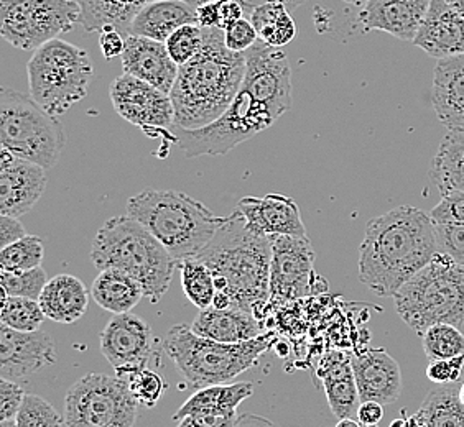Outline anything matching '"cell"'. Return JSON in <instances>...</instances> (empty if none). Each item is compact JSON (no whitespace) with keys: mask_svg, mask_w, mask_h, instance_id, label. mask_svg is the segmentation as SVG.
<instances>
[{"mask_svg":"<svg viewBox=\"0 0 464 427\" xmlns=\"http://www.w3.org/2000/svg\"><path fill=\"white\" fill-rule=\"evenodd\" d=\"M343 2L351 4V5H366L367 0H343Z\"/></svg>","mask_w":464,"mask_h":427,"instance_id":"61","label":"cell"},{"mask_svg":"<svg viewBox=\"0 0 464 427\" xmlns=\"http://www.w3.org/2000/svg\"><path fill=\"white\" fill-rule=\"evenodd\" d=\"M435 223H459L464 225V193H451L443 196L440 204L430 213Z\"/></svg>","mask_w":464,"mask_h":427,"instance_id":"46","label":"cell"},{"mask_svg":"<svg viewBox=\"0 0 464 427\" xmlns=\"http://www.w3.org/2000/svg\"><path fill=\"white\" fill-rule=\"evenodd\" d=\"M280 117L276 109L241 86L229 109L216 122L197 130L173 128V132L179 137V150L187 158L205 155L219 157L260 132H266Z\"/></svg>","mask_w":464,"mask_h":427,"instance_id":"10","label":"cell"},{"mask_svg":"<svg viewBox=\"0 0 464 427\" xmlns=\"http://www.w3.org/2000/svg\"><path fill=\"white\" fill-rule=\"evenodd\" d=\"M244 9L237 0H219V27L221 30L231 27L237 20L244 18Z\"/></svg>","mask_w":464,"mask_h":427,"instance_id":"53","label":"cell"},{"mask_svg":"<svg viewBox=\"0 0 464 427\" xmlns=\"http://www.w3.org/2000/svg\"><path fill=\"white\" fill-rule=\"evenodd\" d=\"M405 419L407 418L393 419L392 422H391V426L389 427H403V424H405Z\"/></svg>","mask_w":464,"mask_h":427,"instance_id":"60","label":"cell"},{"mask_svg":"<svg viewBox=\"0 0 464 427\" xmlns=\"http://www.w3.org/2000/svg\"><path fill=\"white\" fill-rule=\"evenodd\" d=\"M81 22L76 0H0V33L18 50H34Z\"/></svg>","mask_w":464,"mask_h":427,"instance_id":"12","label":"cell"},{"mask_svg":"<svg viewBox=\"0 0 464 427\" xmlns=\"http://www.w3.org/2000/svg\"><path fill=\"white\" fill-rule=\"evenodd\" d=\"M46 169L18 158L9 150L0 152V214L20 219L30 213L45 193Z\"/></svg>","mask_w":464,"mask_h":427,"instance_id":"17","label":"cell"},{"mask_svg":"<svg viewBox=\"0 0 464 427\" xmlns=\"http://www.w3.org/2000/svg\"><path fill=\"white\" fill-rule=\"evenodd\" d=\"M109 96L117 114L143 134L159 137L175 125V109L170 94L124 72L112 81Z\"/></svg>","mask_w":464,"mask_h":427,"instance_id":"13","label":"cell"},{"mask_svg":"<svg viewBox=\"0 0 464 427\" xmlns=\"http://www.w3.org/2000/svg\"><path fill=\"white\" fill-rule=\"evenodd\" d=\"M252 393H254V384L250 382L221 383V384L199 388L173 414V421H179L188 414H195V413L237 414L239 404L242 401L250 398Z\"/></svg>","mask_w":464,"mask_h":427,"instance_id":"30","label":"cell"},{"mask_svg":"<svg viewBox=\"0 0 464 427\" xmlns=\"http://www.w3.org/2000/svg\"><path fill=\"white\" fill-rule=\"evenodd\" d=\"M81 7V25L88 32H104L116 28L127 36L135 15L143 5L153 0H76ZM199 5L206 0H187Z\"/></svg>","mask_w":464,"mask_h":427,"instance_id":"29","label":"cell"},{"mask_svg":"<svg viewBox=\"0 0 464 427\" xmlns=\"http://www.w3.org/2000/svg\"><path fill=\"white\" fill-rule=\"evenodd\" d=\"M458 393L451 384L429 393L420 408L427 427H464V404Z\"/></svg>","mask_w":464,"mask_h":427,"instance_id":"34","label":"cell"},{"mask_svg":"<svg viewBox=\"0 0 464 427\" xmlns=\"http://www.w3.org/2000/svg\"><path fill=\"white\" fill-rule=\"evenodd\" d=\"M99 48L106 60L122 56L125 50V35L116 28H106L99 36Z\"/></svg>","mask_w":464,"mask_h":427,"instance_id":"49","label":"cell"},{"mask_svg":"<svg viewBox=\"0 0 464 427\" xmlns=\"http://www.w3.org/2000/svg\"><path fill=\"white\" fill-rule=\"evenodd\" d=\"M127 214L152 232L179 263L197 259L226 221L195 197L159 189H147L130 197Z\"/></svg>","mask_w":464,"mask_h":427,"instance_id":"5","label":"cell"},{"mask_svg":"<svg viewBox=\"0 0 464 427\" xmlns=\"http://www.w3.org/2000/svg\"><path fill=\"white\" fill-rule=\"evenodd\" d=\"M274 344H277L274 332L246 342L226 344L199 337L187 324L173 326L161 340L167 356L195 390L232 382L257 365Z\"/></svg>","mask_w":464,"mask_h":427,"instance_id":"6","label":"cell"},{"mask_svg":"<svg viewBox=\"0 0 464 427\" xmlns=\"http://www.w3.org/2000/svg\"><path fill=\"white\" fill-rule=\"evenodd\" d=\"M323 388L333 414L338 419L353 418L357 414L361 396L357 390L356 376L351 356L331 354L320 368Z\"/></svg>","mask_w":464,"mask_h":427,"instance_id":"27","label":"cell"},{"mask_svg":"<svg viewBox=\"0 0 464 427\" xmlns=\"http://www.w3.org/2000/svg\"><path fill=\"white\" fill-rule=\"evenodd\" d=\"M384 404L377 401H361L357 410V421L364 427L377 426L384 419Z\"/></svg>","mask_w":464,"mask_h":427,"instance_id":"51","label":"cell"},{"mask_svg":"<svg viewBox=\"0 0 464 427\" xmlns=\"http://www.w3.org/2000/svg\"><path fill=\"white\" fill-rule=\"evenodd\" d=\"M242 5V9L246 14H252L254 10L260 7V5H266V4H282L286 10L292 14L295 10L298 9L300 5H304L306 0H237Z\"/></svg>","mask_w":464,"mask_h":427,"instance_id":"54","label":"cell"},{"mask_svg":"<svg viewBox=\"0 0 464 427\" xmlns=\"http://www.w3.org/2000/svg\"><path fill=\"white\" fill-rule=\"evenodd\" d=\"M458 394H459V401L464 404V383L461 384V388H459V393H458Z\"/></svg>","mask_w":464,"mask_h":427,"instance_id":"62","label":"cell"},{"mask_svg":"<svg viewBox=\"0 0 464 427\" xmlns=\"http://www.w3.org/2000/svg\"><path fill=\"white\" fill-rule=\"evenodd\" d=\"M25 396L27 393L24 392L17 383L2 378L0 380V421L17 418Z\"/></svg>","mask_w":464,"mask_h":427,"instance_id":"47","label":"cell"},{"mask_svg":"<svg viewBox=\"0 0 464 427\" xmlns=\"http://www.w3.org/2000/svg\"><path fill=\"white\" fill-rule=\"evenodd\" d=\"M334 427H364L359 421L354 418H343L338 421V424Z\"/></svg>","mask_w":464,"mask_h":427,"instance_id":"57","label":"cell"},{"mask_svg":"<svg viewBox=\"0 0 464 427\" xmlns=\"http://www.w3.org/2000/svg\"><path fill=\"white\" fill-rule=\"evenodd\" d=\"M403 427H427V419L423 416V413L419 410L415 414H411V418L405 419Z\"/></svg>","mask_w":464,"mask_h":427,"instance_id":"56","label":"cell"},{"mask_svg":"<svg viewBox=\"0 0 464 427\" xmlns=\"http://www.w3.org/2000/svg\"><path fill=\"white\" fill-rule=\"evenodd\" d=\"M430 179L441 197L464 193V132L448 130L431 161Z\"/></svg>","mask_w":464,"mask_h":427,"instance_id":"32","label":"cell"},{"mask_svg":"<svg viewBox=\"0 0 464 427\" xmlns=\"http://www.w3.org/2000/svg\"><path fill=\"white\" fill-rule=\"evenodd\" d=\"M270 263V301H295L313 293L314 250L312 242L295 235H274Z\"/></svg>","mask_w":464,"mask_h":427,"instance_id":"14","label":"cell"},{"mask_svg":"<svg viewBox=\"0 0 464 427\" xmlns=\"http://www.w3.org/2000/svg\"><path fill=\"white\" fill-rule=\"evenodd\" d=\"M205 40V28L199 25H183L171 33L170 38L165 42L171 60L179 66L191 62L201 50Z\"/></svg>","mask_w":464,"mask_h":427,"instance_id":"41","label":"cell"},{"mask_svg":"<svg viewBox=\"0 0 464 427\" xmlns=\"http://www.w3.org/2000/svg\"><path fill=\"white\" fill-rule=\"evenodd\" d=\"M236 209L244 215L250 229L262 235H306L300 207L292 197L284 195L246 196L237 203Z\"/></svg>","mask_w":464,"mask_h":427,"instance_id":"21","label":"cell"},{"mask_svg":"<svg viewBox=\"0 0 464 427\" xmlns=\"http://www.w3.org/2000/svg\"><path fill=\"white\" fill-rule=\"evenodd\" d=\"M361 401L392 404L402 394V372L385 348H369L351 356Z\"/></svg>","mask_w":464,"mask_h":427,"instance_id":"19","label":"cell"},{"mask_svg":"<svg viewBox=\"0 0 464 427\" xmlns=\"http://www.w3.org/2000/svg\"><path fill=\"white\" fill-rule=\"evenodd\" d=\"M431 217L413 205H401L366 225L359 247V280L372 293L392 296L437 253Z\"/></svg>","mask_w":464,"mask_h":427,"instance_id":"1","label":"cell"},{"mask_svg":"<svg viewBox=\"0 0 464 427\" xmlns=\"http://www.w3.org/2000/svg\"><path fill=\"white\" fill-rule=\"evenodd\" d=\"M237 414H211V413H195L179 419L177 427H234L237 422Z\"/></svg>","mask_w":464,"mask_h":427,"instance_id":"48","label":"cell"},{"mask_svg":"<svg viewBox=\"0 0 464 427\" xmlns=\"http://www.w3.org/2000/svg\"><path fill=\"white\" fill-rule=\"evenodd\" d=\"M399 318L420 336L435 324H464V267L437 251L429 265L420 270L393 294Z\"/></svg>","mask_w":464,"mask_h":427,"instance_id":"7","label":"cell"},{"mask_svg":"<svg viewBox=\"0 0 464 427\" xmlns=\"http://www.w3.org/2000/svg\"><path fill=\"white\" fill-rule=\"evenodd\" d=\"M122 68L127 74L170 94L179 78V66L171 60L167 45L145 36H125Z\"/></svg>","mask_w":464,"mask_h":427,"instance_id":"20","label":"cell"},{"mask_svg":"<svg viewBox=\"0 0 464 427\" xmlns=\"http://www.w3.org/2000/svg\"><path fill=\"white\" fill-rule=\"evenodd\" d=\"M101 352L114 368L147 365L155 352L150 324L132 312L116 314L101 332Z\"/></svg>","mask_w":464,"mask_h":427,"instance_id":"18","label":"cell"},{"mask_svg":"<svg viewBox=\"0 0 464 427\" xmlns=\"http://www.w3.org/2000/svg\"><path fill=\"white\" fill-rule=\"evenodd\" d=\"M0 427H17L15 419H7V421H0Z\"/></svg>","mask_w":464,"mask_h":427,"instance_id":"59","label":"cell"},{"mask_svg":"<svg viewBox=\"0 0 464 427\" xmlns=\"http://www.w3.org/2000/svg\"><path fill=\"white\" fill-rule=\"evenodd\" d=\"M90 296V289L80 278L58 275L48 280L38 303L45 312L46 319L72 324L88 311Z\"/></svg>","mask_w":464,"mask_h":427,"instance_id":"28","label":"cell"},{"mask_svg":"<svg viewBox=\"0 0 464 427\" xmlns=\"http://www.w3.org/2000/svg\"><path fill=\"white\" fill-rule=\"evenodd\" d=\"M0 304L2 324L18 332H35L42 327L46 318L40 303L30 298L7 296Z\"/></svg>","mask_w":464,"mask_h":427,"instance_id":"38","label":"cell"},{"mask_svg":"<svg viewBox=\"0 0 464 427\" xmlns=\"http://www.w3.org/2000/svg\"><path fill=\"white\" fill-rule=\"evenodd\" d=\"M15 421L17 427H63L64 424V418L53 406L36 394L25 396Z\"/></svg>","mask_w":464,"mask_h":427,"instance_id":"42","label":"cell"},{"mask_svg":"<svg viewBox=\"0 0 464 427\" xmlns=\"http://www.w3.org/2000/svg\"><path fill=\"white\" fill-rule=\"evenodd\" d=\"M48 283V276L42 267L25 271H7L0 270V285L9 296L30 298L38 301L42 291Z\"/></svg>","mask_w":464,"mask_h":427,"instance_id":"40","label":"cell"},{"mask_svg":"<svg viewBox=\"0 0 464 427\" xmlns=\"http://www.w3.org/2000/svg\"><path fill=\"white\" fill-rule=\"evenodd\" d=\"M234 427H282L276 424V422H272V421H268L267 418H262V416H257V414H249V413H246V414H242L237 419V422H236V426Z\"/></svg>","mask_w":464,"mask_h":427,"instance_id":"55","label":"cell"},{"mask_svg":"<svg viewBox=\"0 0 464 427\" xmlns=\"http://www.w3.org/2000/svg\"><path fill=\"white\" fill-rule=\"evenodd\" d=\"M0 143L18 158L53 168L66 147V134L56 116L32 96L4 88L0 92Z\"/></svg>","mask_w":464,"mask_h":427,"instance_id":"9","label":"cell"},{"mask_svg":"<svg viewBox=\"0 0 464 427\" xmlns=\"http://www.w3.org/2000/svg\"><path fill=\"white\" fill-rule=\"evenodd\" d=\"M259 40L257 30L252 25L250 18H241L231 27L224 30V43L234 53H246Z\"/></svg>","mask_w":464,"mask_h":427,"instance_id":"44","label":"cell"},{"mask_svg":"<svg viewBox=\"0 0 464 427\" xmlns=\"http://www.w3.org/2000/svg\"><path fill=\"white\" fill-rule=\"evenodd\" d=\"M92 299L112 314L132 312L145 293L135 278L119 270H102L91 286Z\"/></svg>","mask_w":464,"mask_h":427,"instance_id":"31","label":"cell"},{"mask_svg":"<svg viewBox=\"0 0 464 427\" xmlns=\"http://www.w3.org/2000/svg\"><path fill=\"white\" fill-rule=\"evenodd\" d=\"M244 74L246 53H234L226 46L221 28H205L199 53L179 66L170 92L173 128L197 130L216 122L237 96Z\"/></svg>","mask_w":464,"mask_h":427,"instance_id":"2","label":"cell"},{"mask_svg":"<svg viewBox=\"0 0 464 427\" xmlns=\"http://www.w3.org/2000/svg\"><path fill=\"white\" fill-rule=\"evenodd\" d=\"M464 370V356L431 360L427 366V378L437 384H455Z\"/></svg>","mask_w":464,"mask_h":427,"instance_id":"45","label":"cell"},{"mask_svg":"<svg viewBox=\"0 0 464 427\" xmlns=\"http://www.w3.org/2000/svg\"><path fill=\"white\" fill-rule=\"evenodd\" d=\"M198 25L203 28L219 27V0H206L197 7Z\"/></svg>","mask_w":464,"mask_h":427,"instance_id":"52","label":"cell"},{"mask_svg":"<svg viewBox=\"0 0 464 427\" xmlns=\"http://www.w3.org/2000/svg\"><path fill=\"white\" fill-rule=\"evenodd\" d=\"M181 286L188 299L198 309H206L213 306L216 294L215 275L211 268L199 259H188L179 261Z\"/></svg>","mask_w":464,"mask_h":427,"instance_id":"35","label":"cell"},{"mask_svg":"<svg viewBox=\"0 0 464 427\" xmlns=\"http://www.w3.org/2000/svg\"><path fill=\"white\" fill-rule=\"evenodd\" d=\"M423 352L431 360L464 356V334L453 324H435L421 336Z\"/></svg>","mask_w":464,"mask_h":427,"instance_id":"37","label":"cell"},{"mask_svg":"<svg viewBox=\"0 0 464 427\" xmlns=\"http://www.w3.org/2000/svg\"><path fill=\"white\" fill-rule=\"evenodd\" d=\"M447 2L461 17H464V0H447Z\"/></svg>","mask_w":464,"mask_h":427,"instance_id":"58","label":"cell"},{"mask_svg":"<svg viewBox=\"0 0 464 427\" xmlns=\"http://www.w3.org/2000/svg\"><path fill=\"white\" fill-rule=\"evenodd\" d=\"M191 330L199 337L226 344L246 342L262 336V326L257 316L236 304L226 309H216L213 306L199 309V314L191 324Z\"/></svg>","mask_w":464,"mask_h":427,"instance_id":"25","label":"cell"},{"mask_svg":"<svg viewBox=\"0 0 464 427\" xmlns=\"http://www.w3.org/2000/svg\"><path fill=\"white\" fill-rule=\"evenodd\" d=\"M116 376L127 384L135 401L145 408H153L165 393V380L147 365H129L116 368Z\"/></svg>","mask_w":464,"mask_h":427,"instance_id":"36","label":"cell"},{"mask_svg":"<svg viewBox=\"0 0 464 427\" xmlns=\"http://www.w3.org/2000/svg\"><path fill=\"white\" fill-rule=\"evenodd\" d=\"M197 259L211 268L216 291L229 294L232 303L259 318L270 301L272 241L268 235L252 231L236 209Z\"/></svg>","mask_w":464,"mask_h":427,"instance_id":"3","label":"cell"},{"mask_svg":"<svg viewBox=\"0 0 464 427\" xmlns=\"http://www.w3.org/2000/svg\"><path fill=\"white\" fill-rule=\"evenodd\" d=\"M56 362L53 338L44 330L18 332L0 326V376L12 382L28 378Z\"/></svg>","mask_w":464,"mask_h":427,"instance_id":"16","label":"cell"},{"mask_svg":"<svg viewBox=\"0 0 464 427\" xmlns=\"http://www.w3.org/2000/svg\"><path fill=\"white\" fill-rule=\"evenodd\" d=\"M431 0H367L359 14L366 30H379L402 42H413Z\"/></svg>","mask_w":464,"mask_h":427,"instance_id":"22","label":"cell"},{"mask_svg":"<svg viewBox=\"0 0 464 427\" xmlns=\"http://www.w3.org/2000/svg\"><path fill=\"white\" fill-rule=\"evenodd\" d=\"M250 22L259 40L276 48L288 45L296 35V25L282 4H266L250 14Z\"/></svg>","mask_w":464,"mask_h":427,"instance_id":"33","label":"cell"},{"mask_svg":"<svg viewBox=\"0 0 464 427\" xmlns=\"http://www.w3.org/2000/svg\"><path fill=\"white\" fill-rule=\"evenodd\" d=\"M411 43L437 60L464 54V17L447 0H431Z\"/></svg>","mask_w":464,"mask_h":427,"instance_id":"23","label":"cell"},{"mask_svg":"<svg viewBox=\"0 0 464 427\" xmlns=\"http://www.w3.org/2000/svg\"><path fill=\"white\" fill-rule=\"evenodd\" d=\"M435 241L440 253H445L458 265L464 267V225L435 223Z\"/></svg>","mask_w":464,"mask_h":427,"instance_id":"43","label":"cell"},{"mask_svg":"<svg viewBox=\"0 0 464 427\" xmlns=\"http://www.w3.org/2000/svg\"><path fill=\"white\" fill-rule=\"evenodd\" d=\"M25 235H27V232L17 217L0 214V250L9 247L14 242L24 239Z\"/></svg>","mask_w":464,"mask_h":427,"instance_id":"50","label":"cell"},{"mask_svg":"<svg viewBox=\"0 0 464 427\" xmlns=\"http://www.w3.org/2000/svg\"><path fill=\"white\" fill-rule=\"evenodd\" d=\"M242 88L284 116L294 104L292 70L286 54L280 48L257 40V43L246 52Z\"/></svg>","mask_w":464,"mask_h":427,"instance_id":"15","label":"cell"},{"mask_svg":"<svg viewBox=\"0 0 464 427\" xmlns=\"http://www.w3.org/2000/svg\"><path fill=\"white\" fill-rule=\"evenodd\" d=\"M139 403L119 376L90 374L64 398L66 427H135Z\"/></svg>","mask_w":464,"mask_h":427,"instance_id":"11","label":"cell"},{"mask_svg":"<svg viewBox=\"0 0 464 427\" xmlns=\"http://www.w3.org/2000/svg\"><path fill=\"white\" fill-rule=\"evenodd\" d=\"M431 104L438 120L451 132H464V54L438 60Z\"/></svg>","mask_w":464,"mask_h":427,"instance_id":"24","label":"cell"},{"mask_svg":"<svg viewBox=\"0 0 464 427\" xmlns=\"http://www.w3.org/2000/svg\"><path fill=\"white\" fill-rule=\"evenodd\" d=\"M27 72L30 96L56 117L86 98L94 76L88 52L60 38L36 48Z\"/></svg>","mask_w":464,"mask_h":427,"instance_id":"8","label":"cell"},{"mask_svg":"<svg viewBox=\"0 0 464 427\" xmlns=\"http://www.w3.org/2000/svg\"><path fill=\"white\" fill-rule=\"evenodd\" d=\"M183 25H198L197 5L187 0H153L139 10L127 36H145L165 43Z\"/></svg>","mask_w":464,"mask_h":427,"instance_id":"26","label":"cell"},{"mask_svg":"<svg viewBox=\"0 0 464 427\" xmlns=\"http://www.w3.org/2000/svg\"><path fill=\"white\" fill-rule=\"evenodd\" d=\"M91 260L99 271L119 270L135 278L150 303H159L169 291L179 261L152 232L132 215H117L99 229Z\"/></svg>","mask_w":464,"mask_h":427,"instance_id":"4","label":"cell"},{"mask_svg":"<svg viewBox=\"0 0 464 427\" xmlns=\"http://www.w3.org/2000/svg\"><path fill=\"white\" fill-rule=\"evenodd\" d=\"M369 427H377V426H369Z\"/></svg>","mask_w":464,"mask_h":427,"instance_id":"63","label":"cell"},{"mask_svg":"<svg viewBox=\"0 0 464 427\" xmlns=\"http://www.w3.org/2000/svg\"><path fill=\"white\" fill-rule=\"evenodd\" d=\"M45 257L44 241L38 235H25L9 247L0 250V270L25 271L42 267Z\"/></svg>","mask_w":464,"mask_h":427,"instance_id":"39","label":"cell"}]
</instances>
